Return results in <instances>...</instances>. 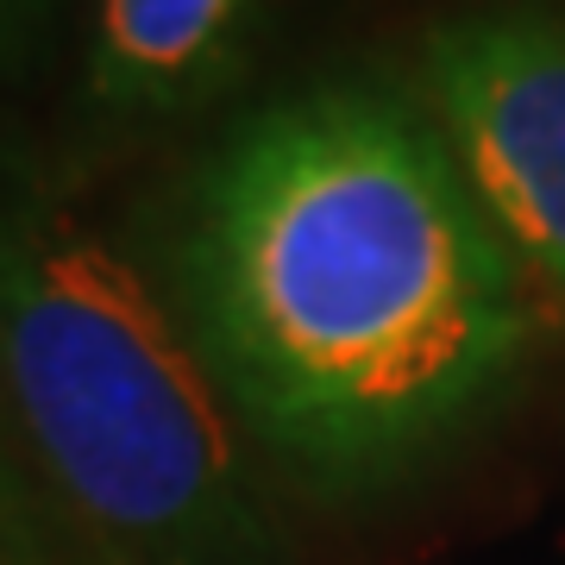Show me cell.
<instances>
[{
  "instance_id": "3957f363",
  "label": "cell",
  "mask_w": 565,
  "mask_h": 565,
  "mask_svg": "<svg viewBox=\"0 0 565 565\" xmlns=\"http://www.w3.org/2000/svg\"><path fill=\"white\" fill-rule=\"evenodd\" d=\"M427 114L541 289L565 296V13L490 7L427 32Z\"/></svg>"
},
{
  "instance_id": "6da1fadb",
  "label": "cell",
  "mask_w": 565,
  "mask_h": 565,
  "mask_svg": "<svg viewBox=\"0 0 565 565\" xmlns=\"http://www.w3.org/2000/svg\"><path fill=\"white\" fill-rule=\"evenodd\" d=\"M132 252L264 471L315 503L403 490L541 345V282L434 114L371 76L302 82L226 126Z\"/></svg>"
},
{
  "instance_id": "5b68a950",
  "label": "cell",
  "mask_w": 565,
  "mask_h": 565,
  "mask_svg": "<svg viewBox=\"0 0 565 565\" xmlns=\"http://www.w3.org/2000/svg\"><path fill=\"white\" fill-rule=\"evenodd\" d=\"M44 13H51V0H0V76L32 51Z\"/></svg>"
},
{
  "instance_id": "277c9868",
  "label": "cell",
  "mask_w": 565,
  "mask_h": 565,
  "mask_svg": "<svg viewBox=\"0 0 565 565\" xmlns=\"http://www.w3.org/2000/svg\"><path fill=\"white\" fill-rule=\"evenodd\" d=\"M264 0H95L82 107L102 126H163L239 82Z\"/></svg>"
},
{
  "instance_id": "8992f818",
  "label": "cell",
  "mask_w": 565,
  "mask_h": 565,
  "mask_svg": "<svg viewBox=\"0 0 565 565\" xmlns=\"http://www.w3.org/2000/svg\"><path fill=\"white\" fill-rule=\"evenodd\" d=\"M25 446H20V434H13V415H7V403H0V534H20V515L13 509L25 503V490H20V459Z\"/></svg>"
},
{
  "instance_id": "7a4b0ae2",
  "label": "cell",
  "mask_w": 565,
  "mask_h": 565,
  "mask_svg": "<svg viewBox=\"0 0 565 565\" xmlns=\"http://www.w3.org/2000/svg\"><path fill=\"white\" fill-rule=\"evenodd\" d=\"M0 403L120 565H296L270 471L177 308L0 132Z\"/></svg>"
}]
</instances>
